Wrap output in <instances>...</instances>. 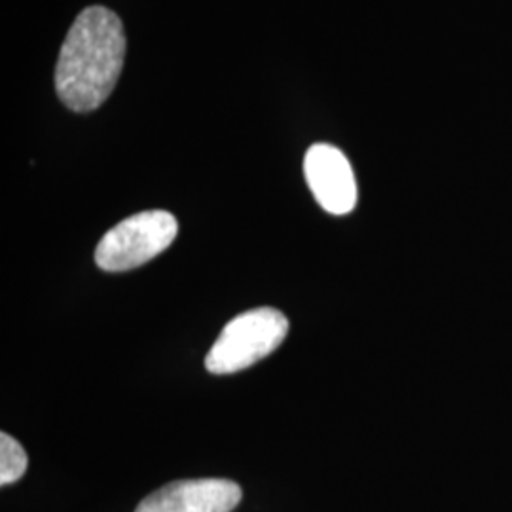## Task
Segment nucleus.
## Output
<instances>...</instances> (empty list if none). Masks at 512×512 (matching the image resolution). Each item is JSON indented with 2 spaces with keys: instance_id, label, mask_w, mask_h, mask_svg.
I'll use <instances>...</instances> for the list:
<instances>
[{
  "instance_id": "6",
  "label": "nucleus",
  "mask_w": 512,
  "mask_h": 512,
  "mask_svg": "<svg viewBox=\"0 0 512 512\" xmlns=\"http://www.w3.org/2000/svg\"><path fill=\"white\" fill-rule=\"evenodd\" d=\"M27 471V454L18 440L8 433L0 435V484L18 482Z\"/></svg>"
},
{
  "instance_id": "5",
  "label": "nucleus",
  "mask_w": 512,
  "mask_h": 512,
  "mask_svg": "<svg viewBox=\"0 0 512 512\" xmlns=\"http://www.w3.org/2000/svg\"><path fill=\"white\" fill-rule=\"evenodd\" d=\"M241 497L238 484L226 478L179 480L148 495L135 512H232Z\"/></svg>"
},
{
  "instance_id": "2",
  "label": "nucleus",
  "mask_w": 512,
  "mask_h": 512,
  "mask_svg": "<svg viewBox=\"0 0 512 512\" xmlns=\"http://www.w3.org/2000/svg\"><path fill=\"white\" fill-rule=\"evenodd\" d=\"M289 332V321L274 308H256L234 317L205 357L211 374H234L274 353Z\"/></svg>"
},
{
  "instance_id": "3",
  "label": "nucleus",
  "mask_w": 512,
  "mask_h": 512,
  "mask_svg": "<svg viewBox=\"0 0 512 512\" xmlns=\"http://www.w3.org/2000/svg\"><path fill=\"white\" fill-rule=\"evenodd\" d=\"M179 234L177 219L167 211H143L122 220L101 238L95 264L105 272L135 270L164 253Z\"/></svg>"
},
{
  "instance_id": "4",
  "label": "nucleus",
  "mask_w": 512,
  "mask_h": 512,
  "mask_svg": "<svg viewBox=\"0 0 512 512\" xmlns=\"http://www.w3.org/2000/svg\"><path fill=\"white\" fill-rule=\"evenodd\" d=\"M304 175L311 194L330 215H348L357 205V181L346 154L317 143L304 158Z\"/></svg>"
},
{
  "instance_id": "1",
  "label": "nucleus",
  "mask_w": 512,
  "mask_h": 512,
  "mask_svg": "<svg viewBox=\"0 0 512 512\" xmlns=\"http://www.w3.org/2000/svg\"><path fill=\"white\" fill-rule=\"evenodd\" d=\"M124 59L122 19L103 6L80 12L55 67V90L63 105L74 112L99 109L114 90Z\"/></svg>"
}]
</instances>
